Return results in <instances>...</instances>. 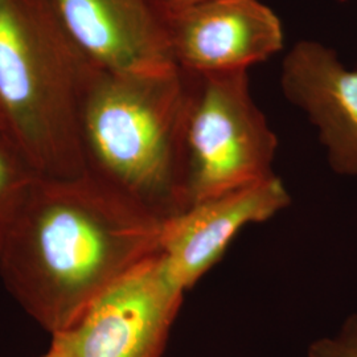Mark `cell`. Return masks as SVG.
<instances>
[{"label":"cell","mask_w":357,"mask_h":357,"mask_svg":"<svg viewBox=\"0 0 357 357\" xmlns=\"http://www.w3.org/2000/svg\"><path fill=\"white\" fill-rule=\"evenodd\" d=\"M77 50L93 68L125 75L176 69L163 0H51Z\"/></svg>","instance_id":"cell-6"},{"label":"cell","mask_w":357,"mask_h":357,"mask_svg":"<svg viewBox=\"0 0 357 357\" xmlns=\"http://www.w3.org/2000/svg\"><path fill=\"white\" fill-rule=\"evenodd\" d=\"M188 75L91 68L78 101L85 171L167 221L191 206L185 151Z\"/></svg>","instance_id":"cell-2"},{"label":"cell","mask_w":357,"mask_h":357,"mask_svg":"<svg viewBox=\"0 0 357 357\" xmlns=\"http://www.w3.org/2000/svg\"><path fill=\"white\" fill-rule=\"evenodd\" d=\"M284 97L319 132L333 172L357 176V69L312 40L298 41L282 64Z\"/></svg>","instance_id":"cell-9"},{"label":"cell","mask_w":357,"mask_h":357,"mask_svg":"<svg viewBox=\"0 0 357 357\" xmlns=\"http://www.w3.org/2000/svg\"><path fill=\"white\" fill-rule=\"evenodd\" d=\"M167 11L172 56L185 72L248 70L283 48L281 20L259 0H200Z\"/></svg>","instance_id":"cell-7"},{"label":"cell","mask_w":357,"mask_h":357,"mask_svg":"<svg viewBox=\"0 0 357 357\" xmlns=\"http://www.w3.org/2000/svg\"><path fill=\"white\" fill-rule=\"evenodd\" d=\"M291 203L275 174L240 190L192 204L163 227L160 253L175 281L187 291L216 265L241 230L268 221Z\"/></svg>","instance_id":"cell-8"},{"label":"cell","mask_w":357,"mask_h":357,"mask_svg":"<svg viewBox=\"0 0 357 357\" xmlns=\"http://www.w3.org/2000/svg\"><path fill=\"white\" fill-rule=\"evenodd\" d=\"M307 357H357V315L345 320L335 335L311 343Z\"/></svg>","instance_id":"cell-11"},{"label":"cell","mask_w":357,"mask_h":357,"mask_svg":"<svg viewBox=\"0 0 357 357\" xmlns=\"http://www.w3.org/2000/svg\"><path fill=\"white\" fill-rule=\"evenodd\" d=\"M200 0H163L167 10H174V8H180L184 6H190L192 3H196Z\"/></svg>","instance_id":"cell-12"},{"label":"cell","mask_w":357,"mask_h":357,"mask_svg":"<svg viewBox=\"0 0 357 357\" xmlns=\"http://www.w3.org/2000/svg\"><path fill=\"white\" fill-rule=\"evenodd\" d=\"M185 73L191 205L273 176L278 138L252 97L248 70Z\"/></svg>","instance_id":"cell-4"},{"label":"cell","mask_w":357,"mask_h":357,"mask_svg":"<svg viewBox=\"0 0 357 357\" xmlns=\"http://www.w3.org/2000/svg\"><path fill=\"white\" fill-rule=\"evenodd\" d=\"M91 68L51 0H0V132L38 176L85 172L78 101Z\"/></svg>","instance_id":"cell-3"},{"label":"cell","mask_w":357,"mask_h":357,"mask_svg":"<svg viewBox=\"0 0 357 357\" xmlns=\"http://www.w3.org/2000/svg\"><path fill=\"white\" fill-rule=\"evenodd\" d=\"M40 357H66L65 356L64 354L60 351V349H57L56 347H53V345H51L50 347V349H48V352L47 354H44L43 356Z\"/></svg>","instance_id":"cell-13"},{"label":"cell","mask_w":357,"mask_h":357,"mask_svg":"<svg viewBox=\"0 0 357 357\" xmlns=\"http://www.w3.org/2000/svg\"><path fill=\"white\" fill-rule=\"evenodd\" d=\"M184 293L159 250L52 335L51 345L66 357H162Z\"/></svg>","instance_id":"cell-5"},{"label":"cell","mask_w":357,"mask_h":357,"mask_svg":"<svg viewBox=\"0 0 357 357\" xmlns=\"http://www.w3.org/2000/svg\"><path fill=\"white\" fill-rule=\"evenodd\" d=\"M38 176L0 132V252L26 190Z\"/></svg>","instance_id":"cell-10"},{"label":"cell","mask_w":357,"mask_h":357,"mask_svg":"<svg viewBox=\"0 0 357 357\" xmlns=\"http://www.w3.org/2000/svg\"><path fill=\"white\" fill-rule=\"evenodd\" d=\"M165 222L86 171L36 176L6 236L0 275L26 314L54 335L160 250Z\"/></svg>","instance_id":"cell-1"}]
</instances>
